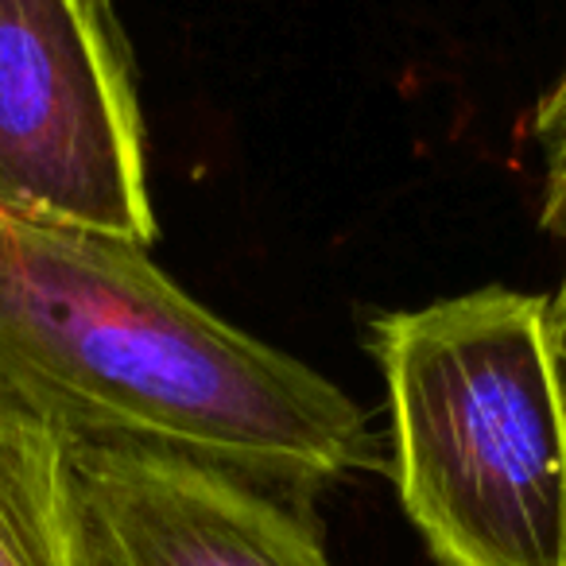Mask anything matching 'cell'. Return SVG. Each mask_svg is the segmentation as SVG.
Wrapping results in <instances>:
<instances>
[{"label": "cell", "mask_w": 566, "mask_h": 566, "mask_svg": "<svg viewBox=\"0 0 566 566\" xmlns=\"http://www.w3.org/2000/svg\"><path fill=\"white\" fill-rule=\"evenodd\" d=\"M543 156H547V190H543V226L555 237H566V120L547 128H535ZM547 318H551V338H555L558 361L566 373V272L558 292L547 300Z\"/></svg>", "instance_id": "8992f818"}, {"label": "cell", "mask_w": 566, "mask_h": 566, "mask_svg": "<svg viewBox=\"0 0 566 566\" xmlns=\"http://www.w3.org/2000/svg\"><path fill=\"white\" fill-rule=\"evenodd\" d=\"M0 388L71 442L144 447L283 501L385 470L369 416L117 237L0 210Z\"/></svg>", "instance_id": "6da1fadb"}, {"label": "cell", "mask_w": 566, "mask_h": 566, "mask_svg": "<svg viewBox=\"0 0 566 566\" xmlns=\"http://www.w3.org/2000/svg\"><path fill=\"white\" fill-rule=\"evenodd\" d=\"M558 120H566V74L555 82V90H551V94L543 97L539 109H535V128L558 125Z\"/></svg>", "instance_id": "52a82bcc"}, {"label": "cell", "mask_w": 566, "mask_h": 566, "mask_svg": "<svg viewBox=\"0 0 566 566\" xmlns=\"http://www.w3.org/2000/svg\"><path fill=\"white\" fill-rule=\"evenodd\" d=\"M400 501L439 566H566V373L547 295L373 318Z\"/></svg>", "instance_id": "7a4b0ae2"}, {"label": "cell", "mask_w": 566, "mask_h": 566, "mask_svg": "<svg viewBox=\"0 0 566 566\" xmlns=\"http://www.w3.org/2000/svg\"><path fill=\"white\" fill-rule=\"evenodd\" d=\"M0 566H78L71 439L0 388Z\"/></svg>", "instance_id": "5b68a950"}, {"label": "cell", "mask_w": 566, "mask_h": 566, "mask_svg": "<svg viewBox=\"0 0 566 566\" xmlns=\"http://www.w3.org/2000/svg\"><path fill=\"white\" fill-rule=\"evenodd\" d=\"M78 566H334L311 509L213 465L71 442Z\"/></svg>", "instance_id": "277c9868"}, {"label": "cell", "mask_w": 566, "mask_h": 566, "mask_svg": "<svg viewBox=\"0 0 566 566\" xmlns=\"http://www.w3.org/2000/svg\"><path fill=\"white\" fill-rule=\"evenodd\" d=\"M0 210L148 249L140 105L109 0H0Z\"/></svg>", "instance_id": "3957f363"}]
</instances>
